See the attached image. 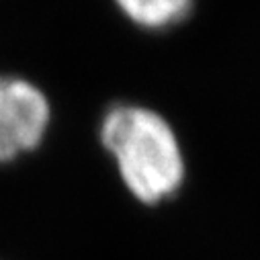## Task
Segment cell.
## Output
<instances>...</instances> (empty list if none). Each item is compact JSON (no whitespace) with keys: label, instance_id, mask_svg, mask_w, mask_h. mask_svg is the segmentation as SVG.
Returning a JSON list of instances; mask_svg holds the SVG:
<instances>
[{"label":"cell","instance_id":"3957f363","mask_svg":"<svg viewBox=\"0 0 260 260\" xmlns=\"http://www.w3.org/2000/svg\"><path fill=\"white\" fill-rule=\"evenodd\" d=\"M119 11L140 27L162 31L182 23L192 11L194 0H115Z\"/></svg>","mask_w":260,"mask_h":260},{"label":"cell","instance_id":"6da1fadb","mask_svg":"<svg viewBox=\"0 0 260 260\" xmlns=\"http://www.w3.org/2000/svg\"><path fill=\"white\" fill-rule=\"evenodd\" d=\"M101 142L132 194L156 205L178 192L184 158L170 123L152 109L119 103L101 121Z\"/></svg>","mask_w":260,"mask_h":260},{"label":"cell","instance_id":"7a4b0ae2","mask_svg":"<svg viewBox=\"0 0 260 260\" xmlns=\"http://www.w3.org/2000/svg\"><path fill=\"white\" fill-rule=\"evenodd\" d=\"M51 121L47 96L19 76L0 74V162L35 150Z\"/></svg>","mask_w":260,"mask_h":260}]
</instances>
